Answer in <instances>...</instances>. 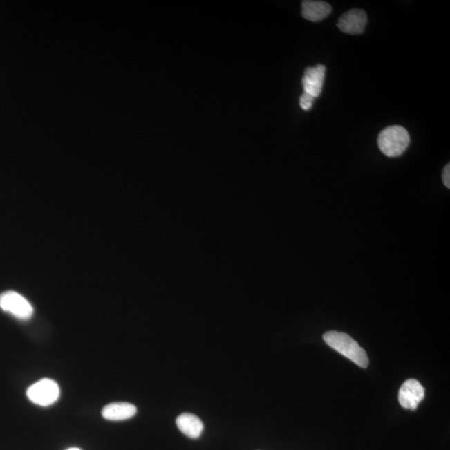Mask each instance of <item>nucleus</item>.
Wrapping results in <instances>:
<instances>
[{
  "label": "nucleus",
  "instance_id": "13",
  "mask_svg": "<svg viewBox=\"0 0 450 450\" xmlns=\"http://www.w3.org/2000/svg\"><path fill=\"white\" fill-rule=\"evenodd\" d=\"M67 450H81V449H79L78 448H71V449H68Z\"/></svg>",
  "mask_w": 450,
  "mask_h": 450
},
{
  "label": "nucleus",
  "instance_id": "10",
  "mask_svg": "<svg viewBox=\"0 0 450 450\" xmlns=\"http://www.w3.org/2000/svg\"><path fill=\"white\" fill-rule=\"evenodd\" d=\"M332 12L330 3L315 0H306L302 2L303 17L312 22H319L326 19Z\"/></svg>",
  "mask_w": 450,
  "mask_h": 450
},
{
  "label": "nucleus",
  "instance_id": "8",
  "mask_svg": "<svg viewBox=\"0 0 450 450\" xmlns=\"http://www.w3.org/2000/svg\"><path fill=\"white\" fill-rule=\"evenodd\" d=\"M176 424L178 429L190 439H198L204 431V424L200 418L193 413H182L177 418Z\"/></svg>",
  "mask_w": 450,
  "mask_h": 450
},
{
  "label": "nucleus",
  "instance_id": "2",
  "mask_svg": "<svg viewBox=\"0 0 450 450\" xmlns=\"http://www.w3.org/2000/svg\"><path fill=\"white\" fill-rule=\"evenodd\" d=\"M411 143L409 132L400 125H393L383 129L378 137L380 151L389 158L399 157L405 152Z\"/></svg>",
  "mask_w": 450,
  "mask_h": 450
},
{
  "label": "nucleus",
  "instance_id": "6",
  "mask_svg": "<svg viewBox=\"0 0 450 450\" xmlns=\"http://www.w3.org/2000/svg\"><path fill=\"white\" fill-rule=\"evenodd\" d=\"M424 388L416 379H408L401 386L399 402L404 409L415 411L418 405L424 398Z\"/></svg>",
  "mask_w": 450,
  "mask_h": 450
},
{
  "label": "nucleus",
  "instance_id": "3",
  "mask_svg": "<svg viewBox=\"0 0 450 450\" xmlns=\"http://www.w3.org/2000/svg\"><path fill=\"white\" fill-rule=\"evenodd\" d=\"M59 392V385L55 381L43 379L28 388L27 397L32 403L46 407L58 400Z\"/></svg>",
  "mask_w": 450,
  "mask_h": 450
},
{
  "label": "nucleus",
  "instance_id": "5",
  "mask_svg": "<svg viewBox=\"0 0 450 450\" xmlns=\"http://www.w3.org/2000/svg\"><path fill=\"white\" fill-rule=\"evenodd\" d=\"M367 22L366 12L363 10L353 9L340 16L337 27L344 34L360 35L364 31Z\"/></svg>",
  "mask_w": 450,
  "mask_h": 450
},
{
  "label": "nucleus",
  "instance_id": "4",
  "mask_svg": "<svg viewBox=\"0 0 450 450\" xmlns=\"http://www.w3.org/2000/svg\"><path fill=\"white\" fill-rule=\"evenodd\" d=\"M0 309L21 320L30 319L34 314L31 303L15 291H6L0 294Z\"/></svg>",
  "mask_w": 450,
  "mask_h": 450
},
{
  "label": "nucleus",
  "instance_id": "11",
  "mask_svg": "<svg viewBox=\"0 0 450 450\" xmlns=\"http://www.w3.org/2000/svg\"><path fill=\"white\" fill-rule=\"evenodd\" d=\"M315 99V97L303 92L299 99L300 107H301L303 111H309V109L313 106Z\"/></svg>",
  "mask_w": 450,
  "mask_h": 450
},
{
  "label": "nucleus",
  "instance_id": "9",
  "mask_svg": "<svg viewBox=\"0 0 450 450\" xmlns=\"http://www.w3.org/2000/svg\"><path fill=\"white\" fill-rule=\"evenodd\" d=\"M137 409L135 405L125 402H118L107 404L103 409L102 415L105 420L120 421L131 419L135 416Z\"/></svg>",
  "mask_w": 450,
  "mask_h": 450
},
{
  "label": "nucleus",
  "instance_id": "12",
  "mask_svg": "<svg viewBox=\"0 0 450 450\" xmlns=\"http://www.w3.org/2000/svg\"><path fill=\"white\" fill-rule=\"evenodd\" d=\"M443 182L446 188L450 189V165H446L444 169L443 174Z\"/></svg>",
  "mask_w": 450,
  "mask_h": 450
},
{
  "label": "nucleus",
  "instance_id": "1",
  "mask_svg": "<svg viewBox=\"0 0 450 450\" xmlns=\"http://www.w3.org/2000/svg\"><path fill=\"white\" fill-rule=\"evenodd\" d=\"M324 342L334 348L357 366L367 368L368 358L367 353L350 335L338 331H328L323 335Z\"/></svg>",
  "mask_w": 450,
  "mask_h": 450
},
{
  "label": "nucleus",
  "instance_id": "7",
  "mask_svg": "<svg viewBox=\"0 0 450 450\" xmlns=\"http://www.w3.org/2000/svg\"><path fill=\"white\" fill-rule=\"evenodd\" d=\"M326 72V66L320 64L315 67L307 68L302 79L303 92L318 98L322 92Z\"/></svg>",
  "mask_w": 450,
  "mask_h": 450
}]
</instances>
